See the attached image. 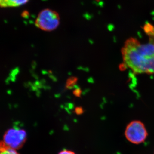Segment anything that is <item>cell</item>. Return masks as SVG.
Segmentation results:
<instances>
[{"label":"cell","mask_w":154,"mask_h":154,"mask_svg":"<svg viewBox=\"0 0 154 154\" xmlns=\"http://www.w3.org/2000/svg\"><path fill=\"white\" fill-rule=\"evenodd\" d=\"M122 68L134 73L154 74V38L142 43L135 38L128 39L122 49Z\"/></svg>","instance_id":"obj_1"},{"label":"cell","mask_w":154,"mask_h":154,"mask_svg":"<svg viewBox=\"0 0 154 154\" xmlns=\"http://www.w3.org/2000/svg\"><path fill=\"white\" fill-rule=\"evenodd\" d=\"M60 22V18L57 12L51 9H45L38 14L35 25L42 30L51 31L58 27Z\"/></svg>","instance_id":"obj_2"},{"label":"cell","mask_w":154,"mask_h":154,"mask_svg":"<svg viewBox=\"0 0 154 154\" xmlns=\"http://www.w3.org/2000/svg\"><path fill=\"white\" fill-rule=\"evenodd\" d=\"M127 140L133 144H139L146 140L148 132L144 124L139 120H134L128 125L125 131Z\"/></svg>","instance_id":"obj_3"},{"label":"cell","mask_w":154,"mask_h":154,"mask_svg":"<svg viewBox=\"0 0 154 154\" xmlns=\"http://www.w3.org/2000/svg\"><path fill=\"white\" fill-rule=\"evenodd\" d=\"M27 138V133L24 130L11 128L5 132L3 141L11 148L19 149L24 146Z\"/></svg>","instance_id":"obj_4"},{"label":"cell","mask_w":154,"mask_h":154,"mask_svg":"<svg viewBox=\"0 0 154 154\" xmlns=\"http://www.w3.org/2000/svg\"><path fill=\"white\" fill-rule=\"evenodd\" d=\"M29 0H0L2 8H14L23 5L28 2Z\"/></svg>","instance_id":"obj_5"},{"label":"cell","mask_w":154,"mask_h":154,"mask_svg":"<svg viewBox=\"0 0 154 154\" xmlns=\"http://www.w3.org/2000/svg\"><path fill=\"white\" fill-rule=\"evenodd\" d=\"M0 154H19L16 149L10 147L2 141L0 143Z\"/></svg>","instance_id":"obj_6"},{"label":"cell","mask_w":154,"mask_h":154,"mask_svg":"<svg viewBox=\"0 0 154 154\" xmlns=\"http://www.w3.org/2000/svg\"><path fill=\"white\" fill-rule=\"evenodd\" d=\"M144 30L150 38H154V28L151 25L147 24L145 25Z\"/></svg>","instance_id":"obj_7"},{"label":"cell","mask_w":154,"mask_h":154,"mask_svg":"<svg viewBox=\"0 0 154 154\" xmlns=\"http://www.w3.org/2000/svg\"><path fill=\"white\" fill-rule=\"evenodd\" d=\"M77 81V78L75 77H71L68 79L66 83V88L69 89H71L75 85Z\"/></svg>","instance_id":"obj_8"},{"label":"cell","mask_w":154,"mask_h":154,"mask_svg":"<svg viewBox=\"0 0 154 154\" xmlns=\"http://www.w3.org/2000/svg\"><path fill=\"white\" fill-rule=\"evenodd\" d=\"M75 113L77 115H81L84 113V110H83L82 107H76L75 109Z\"/></svg>","instance_id":"obj_9"},{"label":"cell","mask_w":154,"mask_h":154,"mask_svg":"<svg viewBox=\"0 0 154 154\" xmlns=\"http://www.w3.org/2000/svg\"><path fill=\"white\" fill-rule=\"evenodd\" d=\"M73 94L77 97H80L82 94V91L80 88H76L73 91Z\"/></svg>","instance_id":"obj_10"},{"label":"cell","mask_w":154,"mask_h":154,"mask_svg":"<svg viewBox=\"0 0 154 154\" xmlns=\"http://www.w3.org/2000/svg\"><path fill=\"white\" fill-rule=\"evenodd\" d=\"M58 154H75L73 152L67 150H63L60 152Z\"/></svg>","instance_id":"obj_11"}]
</instances>
